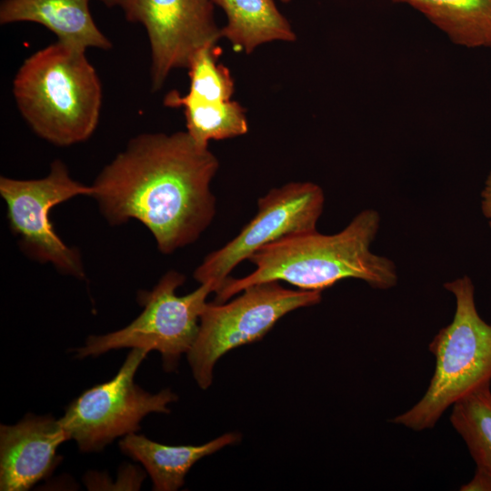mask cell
Returning a JSON list of instances; mask_svg holds the SVG:
<instances>
[{"label":"cell","instance_id":"obj_15","mask_svg":"<svg viewBox=\"0 0 491 491\" xmlns=\"http://www.w3.org/2000/svg\"><path fill=\"white\" fill-rule=\"evenodd\" d=\"M422 13L456 45L491 47V0H392Z\"/></svg>","mask_w":491,"mask_h":491},{"label":"cell","instance_id":"obj_3","mask_svg":"<svg viewBox=\"0 0 491 491\" xmlns=\"http://www.w3.org/2000/svg\"><path fill=\"white\" fill-rule=\"evenodd\" d=\"M13 95L31 129L55 145L84 142L98 125L102 86L85 50L57 41L32 54L15 75Z\"/></svg>","mask_w":491,"mask_h":491},{"label":"cell","instance_id":"obj_8","mask_svg":"<svg viewBox=\"0 0 491 491\" xmlns=\"http://www.w3.org/2000/svg\"><path fill=\"white\" fill-rule=\"evenodd\" d=\"M92 194V185L73 179L61 160H55L49 174L40 179L0 177L9 225L23 251L34 260L50 263L62 274L77 278L85 277L80 254L57 235L49 213L68 199Z\"/></svg>","mask_w":491,"mask_h":491},{"label":"cell","instance_id":"obj_17","mask_svg":"<svg viewBox=\"0 0 491 491\" xmlns=\"http://www.w3.org/2000/svg\"><path fill=\"white\" fill-rule=\"evenodd\" d=\"M491 382L476 388L452 406L450 422L465 441L476 471L491 479Z\"/></svg>","mask_w":491,"mask_h":491},{"label":"cell","instance_id":"obj_18","mask_svg":"<svg viewBox=\"0 0 491 491\" xmlns=\"http://www.w3.org/2000/svg\"><path fill=\"white\" fill-rule=\"evenodd\" d=\"M221 49L210 45L201 49L188 66L190 86L187 95L209 102L231 100L235 83L230 70L218 62Z\"/></svg>","mask_w":491,"mask_h":491},{"label":"cell","instance_id":"obj_16","mask_svg":"<svg viewBox=\"0 0 491 491\" xmlns=\"http://www.w3.org/2000/svg\"><path fill=\"white\" fill-rule=\"evenodd\" d=\"M164 105L184 109L186 132L204 147L211 140L233 138L248 131L246 110L236 101H204L173 90L165 96Z\"/></svg>","mask_w":491,"mask_h":491},{"label":"cell","instance_id":"obj_7","mask_svg":"<svg viewBox=\"0 0 491 491\" xmlns=\"http://www.w3.org/2000/svg\"><path fill=\"white\" fill-rule=\"evenodd\" d=\"M149 352L132 348L116 375L84 391L66 407L60 422L82 452H99L119 436L137 432L150 413H169L177 400L170 389L151 394L135 383Z\"/></svg>","mask_w":491,"mask_h":491},{"label":"cell","instance_id":"obj_13","mask_svg":"<svg viewBox=\"0 0 491 491\" xmlns=\"http://www.w3.org/2000/svg\"><path fill=\"white\" fill-rule=\"evenodd\" d=\"M239 439L237 434L227 433L201 446H167L131 433L120 441L119 447L144 466L154 490L175 491L184 485L185 475L198 460Z\"/></svg>","mask_w":491,"mask_h":491},{"label":"cell","instance_id":"obj_19","mask_svg":"<svg viewBox=\"0 0 491 491\" xmlns=\"http://www.w3.org/2000/svg\"><path fill=\"white\" fill-rule=\"evenodd\" d=\"M462 491H491V479L484 474L475 472L472 479L462 486Z\"/></svg>","mask_w":491,"mask_h":491},{"label":"cell","instance_id":"obj_4","mask_svg":"<svg viewBox=\"0 0 491 491\" xmlns=\"http://www.w3.org/2000/svg\"><path fill=\"white\" fill-rule=\"evenodd\" d=\"M444 287L455 296L456 310L429 344L434 374L423 397L392 420L414 431L433 428L450 406L491 382V324L477 312L473 282L464 276Z\"/></svg>","mask_w":491,"mask_h":491},{"label":"cell","instance_id":"obj_20","mask_svg":"<svg viewBox=\"0 0 491 491\" xmlns=\"http://www.w3.org/2000/svg\"><path fill=\"white\" fill-rule=\"evenodd\" d=\"M481 207L484 215L488 219L491 227V171L486 180L485 187L482 191Z\"/></svg>","mask_w":491,"mask_h":491},{"label":"cell","instance_id":"obj_9","mask_svg":"<svg viewBox=\"0 0 491 491\" xmlns=\"http://www.w3.org/2000/svg\"><path fill=\"white\" fill-rule=\"evenodd\" d=\"M325 195L312 182H291L271 189L257 201V213L239 234L208 254L194 272L200 284L215 293L233 269L259 248L284 237L316 230Z\"/></svg>","mask_w":491,"mask_h":491},{"label":"cell","instance_id":"obj_11","mask_svg":"<svg viewBox=\"0 0 491 491\" xmlns=\"http://www.w3.org/2000/svg\"><path fill=\"white\" fill-rule=\"evenodd\" d=\"M69 440L60 419L27 414L15 425L0 426V490L25 491L49 476Z\"/></svg>","mask_w":491,"mask_h":491},{"label":"cell","instance_id":"obj_21","mask_svg":"<svg viewBox=\"0 0 491 491\" xmlns=\"http://www.w3.org/2000/svg\"><path fill=\"white\" fill-rule=\"evenodd\" d=\"M106 6L112 7L119 5L120 0H99Z\"/></svg>","mask_w":491,"mask_h":491},{"label":"cell","instance_id":"obj_2","mask_svg":"<svg viewBox=\"0 0 491 491\" xmlns=\"http://www.w3.org/2000/svg\"><path fill=\"white\" fill-rule=\"evenodd\" d=\"M379 225L378 212L365 209L336 234L314 230L268 244L248 258L255 270L241 278L229 276L215 292V302L225 303L245 288L268 281L322 291L343 279L355 278L376 289H389L397 283L396 266L371 251Z\"/></svg>","mask_w":491,"mask_h":491},{"label":"cell","instance_id":"obj_5","mask_svg":"<svg viewBox=\"0 0 491 491\" xmlns=\"http://www.w3.org/2000/svg\"><path fill=\"white\" fill-rule=\"evenodd\" d=\"M185 279L184 275L171 270L151 291H140L142 313L119 330L88 336L84 346L75 349L76 357L97 356L121 348H141L158 351L165 371L175 370L181 356L188 353L196 339L206 297L214 292L211 284H201L195 291L177 296L175 290Z\"/></svg>","mask_w":491,"mask_h":491},{"label":"cell","instance_id":"obj_10","mask_svg":"<svg viewBox=\"0 0 491 491\" xmlns=\"http://www.w3.org/2000/svg\"><path fill=\"white\" fill-rule=\"evenodd\" d=\"M127 21L146 30L151 49L152 90H159L169 74L188 68L204 47L223 38L212 0H120Z\"/></svg>","mask_w":491,"mask_h":491},{"label":"cell","instance_id":"obj_1","mask_svg":"<svg viewBox=\"0 0 491 491\" xmlns=\"http://www.w3.org/2000/svg\"><path fill=\"white\" fill-rule=\"evenodd\" d=\"M217 157L185 132L147 133L126 147L95 178L94 197L109 224L142 223L163 254L194 243L216 212L211 182Z\"/></svg>","mask_w":491,"mask_h":491},{"label":"cell","instance_id":"obj_12","mask_svg":"<svg viewBox=\"0 0 491 491\" xmlns=\"http://www.w3.org/2000/svg\"><path fill=\"white\" fill-rule=\"evenodd\" d=\"M17 22L39 24L55 34L58 42L76 49L112 47L93 19L89 0H3L0 24Z\"/></svg>","mask_w":491,"mask_h":491},{"label":"cell","instance_id":"obj_22","mask_svg":"<svg viewBox=\"0 0 491 491\" xmlns=\"http://www.w3.org/2000/svg\"><path fill=\"white\" fill-rule=\"evenodd\" d=\"M281 1H282L283 3H288V2H290V1H292V0H281Z\"/></svg>","mask_w":491,"mask_h":491},{"label":"cell","instance_id":"obj_6","mask_svg":"<svg viewBox=\"0 0 491 491\" xmlns=\"http://www.w3.org/2000/svg\"><path fill=\"white\" fill-rule=\"evenodd\" d=\"M227 304L206 303L196 339L187 353L193 376L202 389L210 386L213 368L226 352L261 339L287 313L321 301L322 291L292 290L279 281L245 288Z\"/></svg>","mask_w":491,"mask_h":491},{"label":"cell","instance_id":"obj_14","mask_svg":"<svg viewBox=\"0 0 491 491\" xmlns=\"http://www.w3.org/2000/svg\"><path fill=\"white\" fill-rule=\"evenodd\" d=\"M226 15L223 38L236 51L252 53L259 45L273 42H294L296 35L274 0H212Z\"/></svg>","mask_w":491,"mask_h":491}]
</instances>
